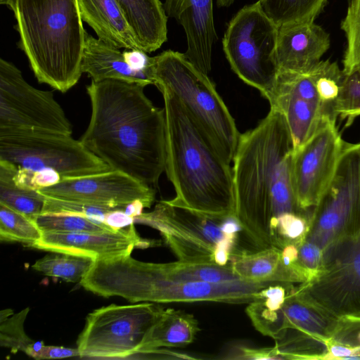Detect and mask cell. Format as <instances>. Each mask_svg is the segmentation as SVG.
<instances>
[{"label":"cell","mask_w":360,"mask_h":360,"mask_svg":"<svg viewBox=\"0 0 360 360\" xmlns=\"http://www.w3.org/2000/svg\"><path fill=\"white\" fill-rule=\"evenodd\" d=\"M145 87L91 81L86 86L91 118L79 141L112 170L154 188L165 170V114L146 96Z\"/></svg>","instance_id":"6da1fadb"},{"label":"cell","mask_w":360,"mask_h":360,"mask_svg":"<svg viewBox=\"0 0 360 360\" xmlns=\"http://www.w3.org/2000/svg\"><path fill=\"white\" fill-rule=\"evenodd\" d=\"M292 151L286 120L274 108L240 134L232 167L235 217L252 251L273 247L271 224L278 217L307 214L298 207L292 188Z\"/></svg>","instance_id":"7a4b0ae2"},{"label":"cell","mask_w":360,"mask_h":360,"mask_svg":"<svg viewBox=\"0 0 360 360\" xmlns=\"http://www.w3.org/2000/svg\"><path fill=\"white\" fill-rule=\"evenodd\" d=\"M165 114L167 178L173 205L202 214L235 216L233 169L218 153L172 93L162 89Z\"/></svg>","instance_id":"3957f363"},{"label":"cell","mask_w":360,"mask_h":360,"mask_svg":"<svg viewBox=\"0 0 360 360\" xmlns=\"http://www.w3.org/2000/svg\"><path fill=\"white\" fill-rule=\"evenodd\" d=\"M278 283L240 281L209 283L181 279L167 273L162 263L145 262L130 255L94 261L79 282L99 296H118L136 303L222 302L248 304L260 290Z\"/></svg>","instance_id":"277c9868"},{"label":"cell","mask_w":360,"mask_h":360,"mask_svg":"<svg viewBox=\"0 0 360 360\" xmlns=\"http://www.w3.org/2000/svg\"><path fill=\"white\" fill-rule=\"evenodd\" d=\"M6 6L37 80L62 93L73 87L82 74L86 32L77 0H8Z\"/></svg>","instance_id":"5b68a950"},{"label":"cell","mask_w":360,"mask_h":360,"mask_svg":"<svg viewBox=\"0 0 360 360\" xmlns=\"http://www.w3.org/2000/svg\"><path fill=\"white\" fill-rule=\"evenodd\" d=\"M148 77L160 91L167 90L178 98L218 153L231 164L240 134L208 75L184 53L167 50L151 57Z\"/></svg>","instance_id":"8992f818"},{"label":"cell","mask_w":360,"mask_h":360,"mask_svg":"<svg viewBox=\"0 0 360 360\" xmlns=\"http://www.w3.org/2000/svg\"><path fill=\"white\" fill-rule=\"evenodd\" d=\"M278 28L256 2L238 11L222 39L231 70L243 82L257 89L269 103L274 96L278 73L276 61Z\"/></svg>","instance_id":"52a82bcc"},{"label":"cell","mask_w":360,"mask_h":360,"mask_svg":"<svg viewBox=\"0 0 360 360\" xmlns=\"http://www.w3.org/2000/svg\"><path fill=\"white\" fill-rule=\"evenodd\" d=\"M225 217H216L160 200L149 212L134 217V221L158 230L178 260L214 263V254L236 249L238 235L224 232ZM215 264V263H214Z\"/></svg>","instance_id":"ba28073f"},{"label":"cell","mask_w":360,"mask_h":360,"mask_svg":"<svg viewBox=\"0 0 360 360\" xmlns=\"http://www.w3.org/2000/svg\"><path fill=\"white\" fill-rule=\"evenodd\" d=\"M359 232L360 142H347L332 181L313 210L306 239L324 253Z\"/></svg>","instance_id":"9c48e42d"},{"label":"cell","mask_w":360,"mask_h":360,"mask_svg":"<svg viewBox=\"0 0 360 360\" xmlns=\"http://www.w3.org/2000/svg\"><path fill=\"white\" fill-rule=\"evenodd\" d=\"M0 160L32 171L55 170L62 179L111 170L79 140L53 132L0 131Z\"/></svg>","instance_id":"30bf717a"},{"label":"cell","mask_w":360,"mask_h":360,"mask_svg":"<svg viewBox=\"0 0 360 360\" xmlns=\"http://www.w3.org/2000/svg\"><path fill=\"white\" fill-rule=\"evenodd\" d=\"M162 309L146 302L112 304L94 310L86 316L77 341L79 357L127 359L136 355Z\"/></svg>","instance_id":"8fae6325"},{"label":"cell","mask_w":360,"mask_h":360,"mask_svg":"<svg viewBox=\"0 0 360 360\" xmlns=\"http://www.w3.org/2000/svg\"><path fill=\"white\" fill-rule=\"evenodd\" d=\"M72 135L71 123L52 91L36 89L11 62L0 59V131Z\"/></svg>","instance_id":"7c38bea8"},{"label":"cell","mask_w":360,"mask_h":360,"mask_svg":"<svg viewBox=\"0 0 360 360\" xmlns=\"http://www.w3.org/2000/svg\"><path fill=\"white\" fill-rule=\"evenodd\" d=\"M295 288L336 318L360 314V232L324 252L320 271Z\"/></svg>","instance_id":"4fadbf2b"},{"label":"cell","mask_w":360,"mask_h":360,"mask_svg":"<svg viewBox=\"0 0 360 360\" xmlns=\"http://www.w3.org/2000/svg\"><path fill=\"white\" fill-rule=\"evenodd\" d=\"M346 143L336 122H331L293 150L291 184L296 203L302 211L313 212L335 175Z\"/></svg>","instance_id":"5bb4252c"},{"label":"cell","mask_w":360,"mask_h":360,"mask_svg":"<svg viewBox=\"0 0 360 360\" xmlns=\"http://www.w3.org/2000/svg\"><path fill=\"white\" fill-rule=\"evenodd\" d=\"M39 191L48 197L102 206L121 207L140 201L150 208L155 200L154 188L116 170L63 178Z\"/></svg>","instance_id":"9a60e30c"},{"label":"cell","mask_w":360,"mask_h":360,"mask_svg":"<svg viewBox=\"0 0 360 360\" xmlns=\"http://www.w3.org/2000/svg\"><path fill=\"white\" fill-rule=\"evenodd\" d=\"M156 245L155 240L140 237L132 223L104 232H45L32 248L87 257L96 261L130 255L134 248Z\"/></svg>","instance_id":"2e32d148"},{"label":"cell","mask_w":360,"mask_h":360,"mask_svg":"<svg viewBox=\"0 0 360 360\" xmlns=\"http://www.w3.org/2000/svg\"><path fill=\"white\" fill-rule=\"evenodd\" d=\"M167 16L184 30L188 60L203 73L212 68V46L217 38L213 18V0H165Z\"/></svg>","instance_id":"e0dca14e"},{"label":"cell","mask_w":360,"mask_h":360,"mask_svg":"<svg viewBox=\"0 0 360 360\" xmlns=\"http://www.w3.org/2000/svg\"><path fill=\"white\" fill-rule=\"evenodd\" d=\"M329 47L328 34L314 22L280 26L276 48L278 71L307 72L321 60Z\"/></svg>","instance_id":"ac0fdd59"},{"label":"cell","mask_w":360,"mask_h":360,"mask_svg":"<svg viewBox=\"0 0 360 360\" xmlns=\"http://www.w3.org/2000/svg\"><path fill=\"white\" fill-rule=\"evenodd\" d=\"M269 105L284 116L292 136L293 150L322 127L336 122L338 117L332 108L303 98L278 83Z\"/></svg>","instance_id":"d6986e66"},{"label":"cell","mask_w":360,"mask_h":360,"mask_svg":"<svg viewBox=\"0 0 360 360\" xmlns=\"http://www.w3.org/2000/svg\"><path fill=\"white\" fill-rule=\"evenodd\" d=\"M81 69L82 73H86L96 82L115 79L145 86L153 84L146 74L129 66L120 49L95 38L86 31Z\"/></svg>","instance_id":"ffe728a7"},{"label":"cell","mask_w":360,"mask_h":360,"mask_svg":"<svg viewBox=\"0 0 360 360\" xmlns=\"http://www.w3.org/2000/svg\"><path fill=\"white\" fill-rule=\"evenodd\" d=\"M229 263L239 278L250 282L300 284L307 281L304 275L283 264L281 250L274 246L257 251L237 248Z\"/></svg>","instance_id":"44dd1931"},{"label":"cell","mask_w":360,"mask_h":360,"mask_svg":"<svg viewBox=\"0 0 360 360\" xmlns=\"http://www.w3.org/2000/svg\"><path fill=\"white\" fill-rule=\"evenodd\" d=\"M83 22L103 41L126 50H141L117 0H77Z\"/></svg>","instance_id":"7402d4cb"},{"label":"cell","mask_w":360,"mask_h":360,"mask_svg":"<svg viewBox=\"0 0 360 360\" xmlns=\"http://www.w3.org/2000/svg\"><path fill=\"white\" fill-rule=\"evenodd\" d=\"M142 51L149 53L167 39V15L160 0H117Z\"/></svg>","instance_id":"603a6c76"},{"label":"cell","mask_w":360,"mask_h":360,"mask_svg":"<svg viewBox=\"0 0 360 360\" xmlns=\"http://www.w3.org/2000/svg\"><path fill=\"white\" fill-rule=\"evenodd\" d=\"M199 330L198 321L193 314L162 308L145 335L136 355L160 348L186 346L194 341Z\"/></svg>","instance_id":"cb8c5ba5"},{"label":"cell","mask_w":360,"mask_h":360,"mask_svg":"<svg viewBox=\"0 0 360 360\" xmlns=\"http://www.w3.org/2000/svg\"><path fill=\"white\" fill-rule=\"evenodd\" d=\"M17 169L14 164L0 160V203L35 221L41 214L46 196L17 185L13 180Z\"/></svg>","instance_id":"d4e9b609"},{"label":"cell","mask_w":360,"mask_h":360,"mask_svg":"<svg viewBox=\"0 0 360 360\" xmlns=\"http://www.w3.org/2000/svg\"><path fill=\"white\" fill-rule=\"evenodd\" d=\"M328 0H259L262 11L278 27L314 22Z\"/></svg>","instance_id":"484cf974"},{"label":"cell","mask_w":360,"mask_h":360,"mask_svg":"<svg viewBox=\"0 0 360 360\" xmlns=\"http://www.w3.org/2000/svg\"><path fill=\"white\" fill-rule=\"evenodd\" d=\"M328 340L295 330H284L275 340V347L282 359H323Z\"/></svg>","instance_id":"4316f807"},{"label":"cell","mask_w":360,"mask_h":360,"mask_svg":"<svg viewBox=\"0 0 360 360\" xmlns=\"http://www.w3.org/2000/svg\"><path fill=\"white\" fill-rule=\"evenodd\" d=\"M51 252L37 260L32 268L46 276L61 278L66 282H80L94 262L93 259L87 257Z\"/></svg>","instance_id":"83f0119b"},{"label":"cell","mask_w":360,"mask_h":360,"mask_svg":"<svg viewBox=\"0 0 360 360\" xmlns=\"http://www.w3.org/2000/svg\"><path fill=\"white\" fill-rule=\"evenodd\" d=\"M42 232L36 221L27 216L0 203V240L32 247Z\"/></svg>","instance_id":"f1b7e54d"},{"label":"cell","mask_w":360,"mask_h":360,"mask_svg":"<svg viewBox=\"0 0 360 360\" xmlns=\"http://www.w3.org/2000/svg\"><path fill=\"white\" fill-rule=\"evenodd\" d=\"M35 221L42 233L104 232L119 229L105 221L72 214H40Z\"/></svg>","instance_id":"f546056e"},{"label":"cell","mask_w":360,"mask_h":360,"mask_svg":"<svg viewBox=\"0 0 360 360\" xmlns=\"http://www.w3.org/2000/svg\"><path fill=\"white\" fill-rule=\"evenodd\" d=\"M311 214L285 213L271 224L273 246L279 249L288 245L299 246L307 238L311 226Z\"/></svg>","instance_id":"4dcf8cb0"},{"label":"cell","mask_w":360,"mask_h":360,"mask_svg":"<svg viewBox=\"0 0 360 360\" xmlns=\"http://www.w3.org/2000/svg\"><path fill=\"white\" fill-rule=\"evenodd\" d=\"M340 27L347 41L342 60V71L346 75L360 66V0H348Z\"/></svg>","instance_id":"1f68e13d"},{"label":"cell","mask_w":360,"mask_h":360,"mask_svg":"<svg viewBox=\"0 0 360 360\" xmlns=\"http://www.w3.org/2000/svg\"><path fill=\"white\" fill-rule=\"evenodd\" d=\"M26 308L16 314L12 310L4 309L0 313V344L13 353L25 352L34 342L25 333L24 323L29 312Z\"/></svg>","instance_id":"d6a6232c"},{"label":"cell","mask_w":360,"mask_h":360,"mask_svg":"<svg viewBox=\"0 0 360 360\" xmlns=\"http://www.w3.org/2000/svg\"><path fill=\"white\" fill-rule=\"evenodd\" d=\"M334 109L345 127L360 116V66L345 75Z\"/></svg>","instance_id":"836d02e7"},{"label":"cell","mask_w":360,"mask_h":360,"mask_svg":"<svg viewBox=\"0 0 360 360\" xmlns=\"http://www.w3.org/2000/svg\"><path fill=\"white\" fill-rule=\"evenodd\" d=\"M311 70L320 101L335 111V101L345 76L343 71L337 63L329 60H320Z\"/></svg>","instance_id":"e575fe53"},{"label":"cell","mask_w":360,"mask_h":360,"mask_svg":"<svg viewBox=\"0 0 360 360\" xmlns=\"http://www.w3.org/2000/svg\"><path fill=\"white\" fill-rule=\"evenodd\" d=\"M46 196V195H45ZM125 209L70 201L46 196L41 214H72L105 222L111 212Z\"/></svg>","instance_id":"d590c367"},{"label":"cell","mask_w":360,"mask_h":360,"mask_svg":"<svg viewBox=\"0 0 360 360\" xmlns=\"http://www.w3.org/2000/svg\"><path fill=\"white\" fill-rule=\"evenodd\" d=\"M329 340L360 351V314L338 318Z\"/></svg>","instance_id":"8d00e7d4"},{"label":"cell","mask_w":360,"mask_h":360,"mask_svg":"<svg viewBox=\"0 0 360 360\" xmlns=\"http://www.w3.org/2000/svg\"><path fill=\"white\" fill-rule=\"evenodd\" d=\"M219 359H282L275 346L258 347L242 342L230 343Z\"/></svg>","instance_id":"74e56055"},{"label":"cell","mask_w":360,"mask_h":360,"mask_svg":"<svg viewBox=\"0 0 360 360\" xmlns=\"http://www.w3.org/2000/svg\"><path fill=\"white\" fill-rule=\"evenodd\" d=\"M25 353L37 360L79 356L77 347L69 348L63 346L45 345L42 342H33Z\"/></svg>","instance_id":"f35d334b"},{"label":"cell","mask_w":360,"mask_h":360,"mask_svg":"<svg viewBox=\"0 0 360 360\" xmlns=\"http://www.w3.org/2000/svg\"><path fill=\"white\" fill-rule=\"evenodd\" d=\"M323 250L314 243L306 239L298 246V262L313 277L323 266Z\"/></svg>","instance_id":"ab89813d"},{"label":"cell","mask_w":360,"mask_h":360,"mask_svg":"<svg viewBox=\"0 0 360 360\" xmlns=\"http://www.w3.org/2000/svg\"><path fill=\"white\" fill-rule=\"evenodd\" d=\"M123 53L126 61L134 70L144 73L148 77L151 57L147 53L142 50H127Z\"/></svg>","instance_id":"60d3db41"},{"label":"cell","mask_w":360,"mask_h":360,"mask_svg":"<svg viewBox=\"0 0 360 360\" xmlns=\"http://www.w3.org/2000/svg\"><path fill=\"white\" fill-rule=\"evenodd\" d=\"M8 1V0H0V3H1V4L6 6Z\"/></svg>","instance_id":"b9f144b4"}]
</instances>
